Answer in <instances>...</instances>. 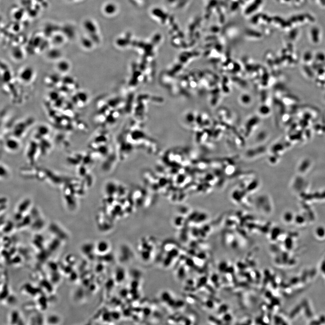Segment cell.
<instances>
[{"instance_id":"cell-11","label":"cell","mask_w":325,"mask_h":325,"mask_svg":"<svg viewBox=\"0 0 325 325\" xmlns=\"http://www.w3.org/2000/svg\"><path fill=\"white\" fill-rule=\"evenodd\" d=\"M49 132V128L48 126L45 125L39 126L37 130V134L40 137H44L48 136Z\"/></svg>"},{"instance_id":"cell-14","label":"cell","mask_w":325,"mask_h":325,"mask_svg":"<svg viewBox=\"0 0 325 325\" xmlns=\"http://www.w3.org/2000/svg\"><path fill=\"white\" fill-rule=\"evenodd\" d=\"M49 97L50 99L53 101H57L59 98L58 94L56 92H52L49 94Z\"/></svg>"},{"instance_id":"cell-3","label":"cell","mask_w":325,"mask_h":325,"mask_svg":"<svg viewBox=\"0 0 325 325\" xmlns=\"http://www.w3.org/2000/svg\"><path fill=\"white\" fill-rule=\"evenodd\" d=\"M56 68L58 72L65 74L70 70L71 65L70 62L67 60L60 59L57 61Z\"/></svg>"},{"instance_id":"cell-10","label":"cell","mask_w":325,"mask_h":325,"mask_svg":"<svg viewBox=\"0 0 325 325\" xmlns=\"http://www.w3.org/2000/svg\"><path fill=\"white\" fill-rule=\"evenodd\" d=\"M80 42L81 46L85 49H90L92 47V41L89 37H82L80 39Z\"/></svg>"},{"instance_id":"cell-13","label":"cell","mask_w":325,"mask_h":325,"mask_svg":"<svg viewBox=\"0 0 325 325\" xmlns=\"http://www.w3.org/2000/svg\"><path fill=\"white\" fill-rule=\"evenodd\" d=\"M30 201H28L27 200L23 201V203H21V204L20 205V207L19 208V210H20V212H24V211H26L27 210V208H28V205H30Z\"/></svg>"},{"instance_id":"cell-5","label":"cell","mask_w":325,"mask_h":325,"mask_svg":"<svg viewBox=\"0 0 325 325\" xmlns=\"http://www.w3.org/2000/svg\"><path fill=\"white\" fill-rule=\"evenodd\" d=\"M62 56V51L56 47L50 49L47 51V58L50 60L58 61L60 59Z\"/></svg>"},{"instance_id":"cell-4","label":"cell","mask_w":325,"mask_h":325,"mask_svg":"<svg viewBox=\"0 0 325 325\" xmlns=\"http://www.w3.org/2000/svg\"><path fill=\"white\" fill-rule=\"evenodd\" d=\"M18 138L15 137L8 138L5 141V146L6 148L11 151H15L19 149L20 144Z\"/></svg>"},{"instance_id":"cell-12","label":"cell","mask_w":325,"mask_h":325,"mask_svg":"<svg viewBox=\"0 0 325 325\" xmlns=\"http://www.w3.org/2000/svg\"><path fill=\"white\" fill-rule=\"evenodd\" d=\"M2 80L5 83L9 82L12 79V75L9 70L6 68V70H3V74H2Z\"/></svg>"},{"instance_id":"cell-2","label":"cell","mask_w":325,"mask_h":325,"mask_svg":"<svg viewBox=\"0 0 325 325\" xmlns=\"http://www.w3.org/2000/svg\"><path fill=\"white\" fill-rule=\"evenodd\" d=\"M27 121H22L19 122L14 127L13 135L16 138H20L26 132L30 125H28Z\"/></svg>"},{"instance_id":"cell-1","label":"cell","mask_w":325,"mask_h":325,"mask_svg":"<svg viewBox=\"0 0 325 325\" xmlns=\"http://www.w3.org/2000/svg\"><path fill=\"white\" fill-rule=\"evenodd\" d=\"M19 78L25 83H29L33 80L34 75V70L30 66H26L22 68L19 73Z\"/></svg>"},{"instance_id":"cell-6","label":"cell","mask_w":325,"mask_h":325,"mask_svg":"<svg viewBox=\"0 0 325 325\" xmlns=\"http://www.w3.org/2000/svg\"><path fill=\"white\" fill-rule=\"evenodd\" d=\"M88 99V96L87 94L84 92L80 91L74 97L73 101L78 106H83L87 102Z\"/></svg>"},{"instance_id":"cell-8","label":"cell","mask_w":325,"mask_h":325,"mask_svg":"<svg viewBox=\"0 0 325 325\" xmlns=\"http://www.w3.org/2000/svg\"><path fill=\"white\" fill-rule=\"evenodd\" d=\"M65 37L64 35L63 34H62V33H59V34H55L53 35L52 36V43L56 46H58L64 44L65 42Z\"/></svg>"},{"instance_id":"cell-7","label":"cell","mask_w":325,"mask_h":325,"mask_svg":"<svg viewBox=\"0 0 325 325\" xmlns=\"http://www.w3.org/2000/svg\"><path fill=\"white\" fill-rule=\"evenodd\" d=\"M11 57L16 61H21L25 58L24 51L21 47L15 46L11 51Z\"/></svg>"},{"instance_id":"cell-15","label":"cell","mask_w":325,"mask_h":325,"mask_svg":"<svg viewBox=\"0 0 325 325\" xmlns=\"http://www.w3.org/2000/svg\"><path fill=\"white\" fill-rule=\"evenodd\" d=\"M318 237L320 238H322L325 236V231L323 230L322 228L321 229H317V230L316 231Z\"/></svg>"},{"instance_id":"cell-9","label":"cell","mask_w":325,"mask_h":325,"mask_svg":"<svg viewBox=\"0 0 325 325\" xmlns=\"http://www.w3.org/2000/svg\"><path fill=\"white\" fill-rule=\"evenodd\" d=\"M83 27L87 33L90 34L95 31L92 21L89 20H86L83 23Z\"/></svg>"}]
</instances>
